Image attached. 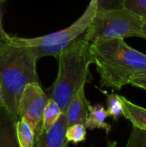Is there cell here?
<instances>
[{
    "label": "cell",
    "mask_w": 146,
    "mask_h": 147,
    "mask_svg": "<svg viewBox=\"0 0 146 147\" xmlns=\"http://www.w3.org/2000/svg\"><path fill=\"white\" fill-rule=\"evenodd\" d=\"M38 59L33 49L22 44L17 36L8 35L0 40V84L3 106L18 120V103L26 85L40 83L37 73Z\"/></svg>",
    "instance_id": "obj_1"
},
{
    "label": "cell",
    "mask_w": 146,
    "mask_h": 147,
    "mask_svg": "<svg viewBox=\"0 0 146 147\" xmlns=\"http://www.w3.org/2000/svg\"><path fill=\"white\" fill-rule=\"evenodd\" d=\"M89 44L102 86L120 90L130 84L133 78L146 74V54L127 45L123 39L101 40Z\"/></svg>",
    "instance_id": "obj_2"
},
{
    "label": "cell",
    "mask_w": 146,
    "mask_h": 147,
    "mask_svg": "<svg viewBox=\"0 0 146 147\" xmlns=\"http://www.w3.org/2000/svg\"><path fill=\"white\" fill-rule=\"evenodd\" d=\"M58 59V74L47 90L48 98L55 101L65 114L75 94L85 86L89 78V65L93 64L90 44L83 35L60 53Z\"/></svg>",
    "instance_id": "obj_3"
},
{
    "label": "cell",
    "mask_w": 146,
    "mask_h": 147,
    "mask_svg": "<svg viewBox=\"0 0 146 147\" xmlns=\"http://www.w3.org/2000/svg\"><path fill=\"white\" fill-rule=\"evenodd\" d=\"M145 22L125 8L96 10L83 38L89 43L111 39L140 37L146 39Z\"/></svg>",
    "instance_id": "obj_4"
},
{
    "label": "cell",
    "mask_w": 146,
    "mask_h": 147,
    "mask_svg": "<svg viewBox=\"0 0 146 147\" xmlns=\"http://www.w3.org/2000/svg\"><path fill=\"white\" fill-rule=\"evenodd\" d=\"M96 12V2L90 0L82 16L67 28L39 37L17 39L22 44L31 47L38 59L48 56L57 58L60 53L84 34Z\"/></svg>",
    "instance_id": "obj_5"
},
{
    "label": "cell",
    "mask_w": 146,
    "mask_h": 147,
    "mask_svg": "<svg viewBox=\"0 0 146 147\" xmlns=\"http://www.w3.org/2000/svg\"><path fill=\"white\" fill-rule=\"evenodd\" d=\"M48 97L40 83L25 86L18 103V118L23 119L33 129L35 140L42 133L43 114Z\"/></svg>",
    "instance_id": "obj_6"
},
{
    "label": "cell",
    "mask_w": 146,
    "mask_h": 147,
    "mask_svg": "<svg viewBox=\"0 0 146 147\" xmlns=\"http://www.w3.org/2000/svg\"><path fill=\"white\" fill-rule=\"evenodd\" d=\"M68 127L65 114H61L57 122L48 130L43 131L35 140L36 147H67L69 142L65 138Z\"/></svg>",
    "instance_id": "obj_7"
},
{
    "label": "cell",
    "mask_w": 146,
    "mask_h": 147,
    "mask_svg": "<svg viewBox=\"0 0 146 147\" xmlns=\"http://www.w3.org/2000/svg\"><path fill=\"white\" fill-rule=\"evenodd\" d=\"M89 104L91 103L86 98L84 87H82L75 94L65 112L68 126L77 123L85 125Z\"/></svg>",
    "instance_id": "obj_8"
},
{
    "label": "cell",
    "mask_w": 146,
    "mask_h": 147,
    "mask_svg": "<svg viewBox=\"0 0 146 147\" xmlns=\"http://www.w3.org/2000/svg\"><path fill=\"white\" fill-rule=\"evenodd\" d=\"M15 123L5 107L0 106V147H20Z\"/></svg>",
    "instance_id": "obj_9"
},
{
    "label": "cell",
    "mask_w": 146,
    "mask_h": 147,
    "mask_svg": "<svg viewBox=\"0 0 146 147\" xmlns=\"http://www.w3.org/2000/svg\"><path fill=\"white\" fill-rule=\"evenodd\" d=\"M122 106V115L130 121L133 126L138 129L146 132V109L140 107L123 96H120Z\"/></svg>",
    "instance_id": "obj_10"
},
{
    "label": "cell",
    "mask_w": 146,
    "mask_h": 147,
    "mask_svg": "<svg viewBox=\"0 0 146 147\" xmlns=\"http://www.w3.org/2000/svg\"><path fill=\"white\" fill-rule=\"evenodd\" d=\"M108 117L107 109L102 104H96L89 106V114L85 122V127L89 130L102 129L106 132L107 135L109 134L112 126L105 121Z\"/></svg>",
    "instance_id": "obj_11"
},
{
    "label": "cell",
    "mask_w": 146,
    "mask_h": 147,
    "mask_svg": "<svg viewBox=\"0 0 146 147\" xmlns=\"http://www.w3.org/2000/svg\"><path fill=\"white\" fill-rule=\"evenodd\" d=\"M15 127L20 147H34L35 136L31 127L23 119L20 118L16 121Z\"/></svg>",
    "instance_id": "obj_12"
},
{
    "label": "cell",
    "mask_w": 146,
    "mask_h": 147,
    "mask_svg": "<svg viewBox=\"0 0 146 147\" xmlns=\"http://www.w3.org/2000/svg\"><path fill=\"white\" fill-rule=\"evenodd\" d=\"M62 111L58 105V103L51 98H48L47 103L46 105L43 119H42V132L50 129L59 120L61 115Z\"/></svg>",
    "instance_id": "obj_13"
},
{
    "label": "cell",
    "mask_w": 146,
    "mask_h": 147,
    "mask_svg": "<svg viewBox=\"0 0 146 147\" xmlns=\"http://www.w3.org/2000/svg\"><path fill=\"white\" fill-rule=\"evenodd\" d=\"M86 127L83 124H73L67 127L65 131V138L67 141L74 145H77L85 141L87 131Z\"/></svg>",
    "instance_id": "obj_14"
},
{
    "label": "cell",
    "mask_w": 146,
    "mask_h": 147,
    "mask_svg": "<svg viewBox=\"0 0 146 147\" xmlns=\"http://www.w3.org/2000/svg\"><path fill=\"white\" fill-rule=\"evenodd\" d=\"M123 8L137 16L146 24V0H124Z\"/></svg>",
    "instance_id": "obj_15"
},
{
    "label": "cell",
    "mask_w": 146,
    "mask_h": 147,
    "mask_svg": "<svg viewBox=\"0 0 146 147\" xmlns=\"http://www.w3.org/2000/svg\"><path fill=\"white\" fill-rule=\"evenodd\" d=\"M107 95V112L108 116L114 118V120H118L122 115V106L120 100L119 95L114 93L106 94Z\"/></svg>",
    "instance_id": "obj_16"
},
{
    "label": "cell",
    "mask_w": 146,
    "mask_h": 147,
    "mask_svg": "<svg viewBox=\"0 0 146 147\" xmlns=\"http://www.w3.org/2000/svg\"><path fill=\"white\" fill-rule=\"evenodd\" d=\"M126 147H146V132L133 127Z\"/></svg>",
    "instance_id": "obj_17"
},
{
    "label": "cell",
    "mask_w": 146,
    "mask_h": 147,
    "mask_svg": "<svg viewBox=\"0 0 146 147\" xmlns=\"http://www.w3.org/2000/svg\"><path fill=\"white\" fill-rule=\"evenodd\" d=\"M96 10H108L123 8L124 0H95Z\"/></svg>",
    "instance_id": "obj_18"
},
{
    "label": "cell",
    "mask_w": 146,
    "mask_h": 147,
    "mask_svg": "<svg viewBox=\"0 0 146 147\" xmlns=\"http://www.w3.org/2000/svg\"><path fill=\"white\" fill-rule=\"evenodd\" d=\"M7 0H0V40H3L6 38L9 34L5 32L3 28V13H4V6L6 3Z\"/></svg>",
    "instance_id": "obj_19"
},
{
    "label": "cell",
    "mask_w": 146,
    "mask_h": 147,
    "mask_svg": "<svg viewBox=\"0 0 146 147\" xmlns=\"http://www.w3.org/2000/svg\"><path fill=\"white\" fill-rule=\"evenodd\" d=\"M130 84L146 90V74L133 78L130 82Z\"/></svg>",
    "instance_id": "obj_20"
},
{
    "label": "cell",
    "mask_w": 146,
    "mask_h": 147,
    "mask_svg": "<svg viewBox=\"0 0 146 147\" xmlns=\"http://www.w3.org/2000/svg\"><path fill=\"white\" fill-rule=\"evenodd\" d=\"M0 106H3V90L0 84Z\"/></svg>",
    "instance_id": "obj_21"
},
{
    "label": "cell",
    "mask_w": 146,
    "mask_h": 147,
    "mask_svg": "<svg viewBox=\"0 0 146 147\" xmlns=\"http://www.w3.org/2000/svg\"><path fill=\"white\" fill-rule=\"evenodd\" d=\"M107 147H118V146H117V143H116L115 141H113V142L108 143V146Z\"/></svg>",
    "instance_id": "obj_22"
},
{
    "label": "cell",
    "mask_w": 146,
    "mask_h": 147,
    "mask_svg": "<svg viewBox=\"0 0 146 147\" xmlns=\"http://www.w3.org/2000/svg\"><path fill=\"white\" fill-rule=\"evenodd\" d=\"M144 30H145V32L146 34V24H145V26H144Z\"/></svg>",
    "instance_id": "obj_23"
}]
</instances>
